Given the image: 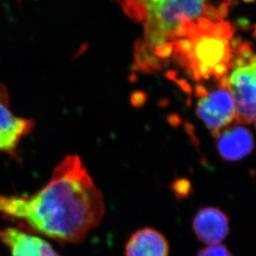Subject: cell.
<instances>
[{"label": "cell", "instance_id": "30bf717a", "mask_svg": "<svg viewBox=\"0 0 256 256\" xmlns=\"http://www.w3.org/2000/svg\"><path fill=\"white\" fill-rule=\"evenodd\" d=\"M192 41L194 60L192 63H200L212 69L218 63L225 62L230 68L234 52L230 48L229 42L208 35H202Z\"/></svg>", "mask_w": 256, "mask_h": 256}, {"label": "cell", "instance_id": "e0dca14e", "mask_svg": "<svg viewBox=\"0 0 256 256\" xmlns=\"http://www.w3.org/2000/svg\"><path fill=\"white\" fill-rule=\"evenodd\" d=\"M148 94L142 90H136L130 96L131 104L136 108H141L147 102Z\"/></svg>", "mask_w": 256, "mask_h": 256}, {"label": "cell", "instance_id": "7402d4cb", "mask_svg": "<svg viewBox=\"0 0 256 256\" xmlns=\"http://www.w3.org/2000/svg\"><path fill=\"white\" fill-rule=\"evenodd\" d=\"M172 60L176 64L180 66H182L186 70L191 68V60H189L188 56H184V55L178 54V52H174V55H172Z\"/></svg>", "mask_w": 256, "mask_h": 256}, {"label": "cell", "instance_id": "52a82bcc", "mask_svg": "<svg viewBox=\"0 0 256 256\" xmlns=\"http://www.w3.org/2000/svg\"><path fill=\"white\" fill-rule=\"evenodd\" d=\"M0 240L12 256H60L46 240L17 228H0Z\"/></svg>", "mask_w": 256, "mask_h": 256}, {"label": "cell", "instance_id": "9a60e30c", "mask_svg": "<svg viewBox=\"0 0 256 256\" xmlns=\"http://www.w3.org/2000/svg\"><path fill=\"white\" fill-rule=\"evenodd\" d=\"M194 41L191 39H179L174 42V52L188 56L189 60H191V63L194 60Z\"/></svg>", "mask_w": 256, "mask_h": 256}, {"label": "cell", "instance_id": "277c9868", "mask_svg": "<svg viewBox=\"0 0 256 256\" xmlns=\"http://www.w3.org/2000/svg\"><path fill=\"white\" fill-rule=\"evenodd\" d=\"M236 118L240 124H249L256 118V63L238 68L230 76Z\"/></svg>", "mask_w": 256, "mask_h": 256}, {"label": "cell", "instance_id": "7c38bea8", "mask_svg": "<svg viewBox=\"0 0 256 256\" xmlns=\"http://www.w3.org/2000/svg\"><path fill=\"white\" fill-rule=\"evenodd\" d=\"M150 52H148L144 42L142 40L136 42L134 46V69L142 73H152L148 65L147 56Z\"/></svg>", "mask_w": 256, "mask_h": 256}, {"label": "cell", "instance_id": "f546056e", "mask_svg": "<svg viewBox=\"0 0 256 256\" xmlns=\"http://www.w3.org/2000/svg\"><path fill=\"white\" fill-rule=\"evenodd\" d=\"M185 130H186V133L191 136V140L196 138V136H195V128L191 123H189V122L185 123Z\"/></svg>", "mask_w": 256, "mask_h": 256}, {"label": "cell", "instance_id": "6da1fadb", "mask_svg": "<svg viewBox=\"0 0 256 256\" xmlns=\"http://www.w3.org/2000/svg\"><path fill=\"white\" fill-rule=\"evenodd\" d=\"M104 196L80 158L68 155L31 196L0 195V213L60 243H80L104 218Z\"/></svg>", "mask_w": 256, "mask_h": 256}, {"label": "cell", "instance_id": "1f68e13d", "mask_svg": "<svg viewBox=\"0 0 256 256\" xmlns=\"http://www.w3.org/2000/svg\"><path fill=\"white\" fill-rule=\"evenodd\" d=\"M252 35H253V36H254L256 40V24L253 26V34H252Z\"/></svg>", "mask_w": 256, "mask_h": 256}, {"label": "cell", "instance_id": "2e32d148", "mask_svg": "<svg viewBox=\"0 0 256 256\" xmlns=\"http://www.w3.org/2000/svg\"><path fill=\"white\" fill-rule=\"evenodd\" d=\"M198 256H233L228 247L222 244H209L198 252Z\"/></svg>", "mask_w": 256, "mask_h": 256}, {"label": "cell", "instance_id": "ffe728a7", "mask_svg": "<svg viewBox=\"0 0 256 256\" xmlns=\"http://www.w3.org/2000/svg\"><path fill=\"white\" fill-rule=\"evenodd\" d=\"M229 69V66L226 63H218L212 69V76L215 78L216 80H220V79L226 76Z\"/></svg>", "mask_w": 256, "mask_h": 256}, {"label": "cell", "instance_id": "ac0fdd59", "mask_svg": "<svg viewBox=\"0 0 256 256\" xmlns=\"http://www.w3.org/2000/svg\"><path fill=\"white\" fill-rule=\"evenodd\" d=\"M237 52H238L237 54H239L238 55L246 60L248 64H249L250 60L252 59V56L254 55L253 46L250 42H243Z\"/></svg>", "mask_w": 256, "mask_h": 256}, {"label": "cell", "instance_id": "44dd1931", "mask_svg": "<svg viewBox=\"0 0 256 256\" xmlns=\"http://www.w3.org/2000/svg\"><path fill=\"white\" fill-rule=\"evenodd\" d=\"M204 15H205L208 20H210V22H212V21L220 22V20H219V17H218V10L212 4H210V2H206Z\"/></svg>", "mask_w": 256, "mask_h": 256}, {"label": "cell", "instance_id": "ba28073f", "mask_svg": "<svg viewBox=\"0 0 256 256\" xmlns=\"http://www.w3.org/2000/svg\"><path fill=\"white\" fill-rule=\"evenodd\" d=\"M218 152L226 161H239L254 147V138L248 128L234 126L220 132L216 138Z\"/></svg>", "mask_w": 256, "mask_h": 256}, {"label": "cell", "instance_id": "4316f807", "mask_svg": "<svg viewBox=\"0 0 256 256\" xmlns=\"http://www.w3.org/2000/svg\"><path fill=\"white\" fill-rule=\"evenodd\" d=\"M176 84L181 88L184 92H186V94H192V87L189 85V83L184 79H176Z\"/></svg>", "mask_w": 256, "mask_h": 256}, {"label": "cell", "instance_id": "83f0119b", "mask_svg": "<svg viewBox=\"0 0 256 256\" xmlns=\"http://www.w3.org/2000/svg\"><path fill=\"white\" fill-rule=\"evenodd\" d=\"M195 94H196V97L202 99V98L208 96V94H209V92H208L205 86H203L202 85H196L195 86Z\"/></svg>", "mask_w": 256, "mask_h": 256}, {"label": "cell", "instance_id": "d4e9b609", "mask_svg": "<svg viewBox=\"0 0 256 256\" xmlns=\"http://www.w3.org/2000/svg\"><path fill=\"white\" fill-rule=\"evenodd\" d=\"M237 27L240 28L244 31H250L252 29V24L249 20H247L246 18H239L236 20Z\"/></svg>", "mask_w": 256, "mask_h": 256}, {"label": "cell", "instance_id": "d6a6232c", "mask_svg": "<svg viewBox=\"0 0 256 256\" xmlns=\"http://www.w3.org/2000/svg\"></svg>", "mask_w": 256, "mask_h": 256}, {"label": "cell", "instance_id": "603a6c76", "mask_svg": "<svg viewBox=\"0 0 256 256\" xmlns=\"http://www.w3.org/2000/svg\"><path fill=\"white\" fill-rule=\"evenodd\" d=\"M232 2H224L220 4V6L216 8L218 10V17L220 21H222L223 18H225L228 14V8L230 5L232 4Z\"/></svg>", "mask_w": 256, "mask_h": 256}, {"label": "cell", "instance_id": "5bb4252c", "mask_svg": "<svg viewBox=\"0 0 256 256\" xmlns=\"http://www.w3.org/2000/svg\"><path fill=\"white\" fill-rule=\"evenodd\" d=\"M171 188L176 198H186L191 194V182L186 178L176 179L172 184Z\"/></svg>", "mask_w": 256, "mask_h": 256}, {"label": "cell", "instance_id": "8fae6325", "mask_svg": "<svg viewBox=\"0 0 256 256\" xmlns=\"http://www.w3.org/2000/svg\"><path fill=\"white\" fill-rule=\"evenodd\" d=\"M124 11L131 20L142 22L147 20V7L144 1H123L120 2Z\"/></svg>", "mask_w": 256, "mask_h": 256}, {"label": "cell", "instance_id": "7a4b0ae2", "mask_svg": "<svg viewBox=\"0 0 256 256\" xmlns=\"http://www.w3.org/2000/svg\"><path fill=\"white\" fill-rule=\"evenodd\" d=\"M145 4L148 11L145 29L158 32L168 40L180 25L192 20H198L204 15L206 1L157 0L145 1Z\"/></svg>", "mask_w": 256, "mask_h": 256}, {"label": "cell", "instance_id": "4fadbf2b", "mask_svg": "<svg viewBox=\"0 0 256 256\" xmlns=\"http://www.w3.org/2000/svg\"><path fill=\"white\" fill-rule=\"evenodd\" d=\"M234 32V28L232 27L229 22L220 21L218 24H213L209 36L223 40V41L229 42L233 38Z\"/></svg>", "mask_w": 256, "mask_h": 256}, {"label": "cell", "instance_id": "4dcf8cb0", "mask_svg": "<svg viewBox=\"0 0 256 256\" xmlns=\"http://www.w3.org/2000/svg\"><path fill=\"white\" fill-rule=\"evenodd\" d=\"M166 76H167L170 80H175L178 79V72H175V70H170V72H168L167 73H166Z\"/></svg>", "mask_w": 256, "mask_h": 256}, {"label": "cell", "instance_id": "cb8c5ba5", "mask_svg": "<svg viewBox=\"0 0 256 256\" xmlns=\"http://www.w3.org/2000/svg\"><path fill=\"white\" fill-rule=\"evenodd\" d=\"M167 121L172 127L176 128L181 124L182 120L178 114H171L167 116Z\"/></svg>", "mask_w": 256, "mask_h": 256}, {"label": "cell", "instance_id": "5b68a950", "mask_svg": "<svg viewBox=\"0 0 256 256\" xmlns=\"http://www.w3.org/2000/svg\"><path fill=\"white\" fill-rule=\"evenodd\" d=\"M34 127V121L12 114L7 88L0 83V151L12 152Z\"/></svg>", "mask_w": 256, "mask_h": 256}, {"label": "cell", "instance_id": "8992f818", "mask_svg": "<svg viewBox=\"0 0 256 256\" xmlns=\"http://www.w3.org/2000/svg\"><path fill=\"white\" fill-rule=\"evenodd\" d=\"M192 228L198 240L206 246L220 244L230 233V222L220 208L205 206L196 212Z\"/></svg>", "mask_w": 256, "mask_h": 256}, {"label": "cell", "instance_id": "9c48e42d", "mask_svg": "<svg viewBox=\"0 0 256 256\" xmlns=\"http://www.w3.org/2000/svg\"><path fill=\"white\" fill-rule=\"evenodd\" d=\"M170 243L154 228H144L131 234L126 243V256H168Z\"/></svg>", "mask_w": 256, "mask_h": 256}, {"label": "cell", "instance_id": "d6986e66", "mask_svg": "<svg viewBox=\"0 0 256 256\" xmlns=\"http://www.w3.org/2000/svg\"><path fill=\"white\" fill-rule=\"evenodd\" d=\"M174 42H166L164 46L156 48L154 51V54L158 58L164 59V58L171 56L172 51H174Z\"/></svg>", "mask_w": 256, "mask_h": 256}, {"label": "cell", "instance_id": "484cf974", "mask_svg": "<svg viewBox=\"0 0 256 256\" xmlns=\"http://www.w3.org/2000/svg\"><path fill=\"white\" fill-rule=\"evenodd\" d=\"M242 42H243V39L240 36H237V38H232L229 41L230 48L232 49L234 52H236L239 49Z\"/></svg>", "mask_w": 256, "mask_h": 256}, {"label": "cell", "instance_id": "3957f363", "mask_svg": "<svg viewBox=\"0 0 256 256\" xmlns=\"http://www.w3.org/2000/svg\"><path fill=\"white\" fill-rule=\"evenodd\" d=\"M196 112L215 138L236 118V113L232 93L229 90L220 88L209 92L208 96L200 99Z\"/></svg>", "mask_w": 256, "mask_h": 256}, {"label": "cell", "instance_id": "f1b7e54d", "mask_svg": "<svg viewBox=\"0 0 256 256\" xmlns=\"http://www.w3.org/2000/svg\"><path fill=\"white\" fill-rule=\"evenodd\" d=\"M219 88L220 89L229 90L230 88V76H226L224 78L220 79L219 82Z\"/></svg>", "mask_w": 256, "mask_h": 256}]
</instances>
